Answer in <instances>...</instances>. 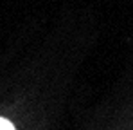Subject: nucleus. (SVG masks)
<instances>
[{
  "mask_svg": "<svg viewBox=\"0 0 133 130\" xmlns=\"http://www.w3.org/2000/svg\"><path fill=\"white\" fill-rule=\"evenodd\" d=\"M0 130H15V127H13V123H9L7 119L0 117Z\"/></svg>",
  "mask_w": 133,
  "mask_h": 130,
  "instance_id": "1",
  "label": "nucleus"
}]
</instances>
